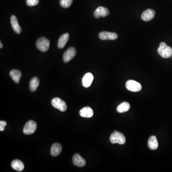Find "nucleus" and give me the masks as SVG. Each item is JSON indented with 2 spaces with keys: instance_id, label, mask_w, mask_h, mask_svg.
<instances>
[{
  "instance_id": "1",
  "label": "nucleus",
  "mask_w": 172,
  "mask_h": 172,
  "mask_svg": "<svg viewBox=\"0 0 172 172\" xmlns=\"http://www.w3.org/2000/svg\"><path fill=\"white\" fill-rule=\"evenodd\" d=\"M158 53L163 58H169L172 56V49L170 46H167L165 43L162 42L158 48Z\"/></svg>"
},
{
  "instance_id": "2",
  "label": "nucleus",
  "mask_w": 172,
  "mask_h": 172,
  "mask_svg": "<svg viewBox=\"0 0 172 172\" xmlns=\"http://www.w3.org/2000/svg\"><path fill=\"white\" fill-rule=\"evenodd\" d=\"M110 141L112 143L124 144L126 143V138L122 133L115 131L110 136Z\"/></svg>"
},
{
  "instance_id": "3",
  "label": "nucleus",
  "mask_w": 172,
  "mask_h": 172,
  "mask_svg": "<svg viewBox=\"0 0 172 172\" xmlns=\"http://www.w3.org/2000/svg\"><path fill=\"white\" fill-rule=\"evenodd\" d=\"M49 45H50V42L48 39L45 37L39 38L36 42V46L37 48L39 50L43 52L48 50Z\"/></svg>"
},
{
  "instance_id": "4",
  "label": "nucleus",
  "mask_w": 172,
  "mask_h": 172,
  "mask_svg": "<svg viewBox=\"0 0 172 172\" xmlns=\"http://www.w3.org/2000/svg\"><path fill=\"white\" fill-rule=\"evenodd\" d=\"M37 128V124L35 121H29L25 124L24 129H23V132L26 135H31L33 134Z\"/></svg>"
},
{
  "instance_id": "5",
  "label": "nucleus",
  "mask_w": 172,
  "mask_h": 172,
  "mask_svg": "<svg viewBox=\"0 0 172 172\" xmlns=\"http://www.w3.org/2000/svg\"><path fill=\"white\" fill-rule=\"evenodd\" d=\"M52 105L61 112H64L67 109V105L64 101L59 98H55L52 100Z\"/></svg>"
},
{
  "instance_id": "6",
  "label": "nucleus",
  "mask_w": 172,
  "mask_h": 172,
  "mask_svg": "<svg viewBox=\"0 0 172 172\" xmlns=\"http://www.w3.org/2000/svg\"><path fill=\"white\" fill-rule=\"evenodd\" d=\"M126 87L128 90L131 91L138 92L142 89V85L136 81L130 80L126 83Z\"/></svg>"
},
{
  "instance_id": "7",
  "label": "nucleus",
  "mask_w": 172,
  "mask_h": 172,
  "mask_svg": "<svg viewBox=\"0 0 172 172\" xmlns=\"http://www.w3.org/2000/svg\"><path fill=\"white\" fill-rule=\"evenodd\" d=\"M98 36L102 40H114L118 38V35L115 33L104 31L100 33Z\"/></svg>"
},
{
  "instance_id": "8",
  "label": "nucleus",
  "mask_w": 172,
  "mask_h": 172,
  "mask_svg": "<svg viewBox=\"0 0 172 172\" xmlns=\"http://www.w3.org/2000/svg\"><path fill=\"white\" fill-rule=\"evenodd\" d=\"M76 50L74 47H69L63 55V61L65 63L70 61L76 56Z\"/></svg>"
},
{
  "instance_id": "9",
  "label": "nucleus",
  "mask_w": 172,
  "mask_h": 172,
  "mask_svg": "<svg viewBox=\"0 0 172 172\" xmlns=\"http://www.w3.org/2000/svg\"><path fill=\"white\" fill-rule=\"evenodd\" d=\"M109 14L110 11L107 8L100 6L98 7L94 12V16L96 18H99L100 17H106Z\"/></svg>"
},
{
  "instance_id": "10",
  "label": "nucleus",
  "mask_w": 172,
  "mask_h": 172,
  "mask_svg": "<svg viewBox=\"0 0 172 172\" xmlns=\"http://www.w3.org/2000/svg\"><path fill=\"white\" fill-rule=\"evenodd\" d=\"M155 12L153 9H148L143 12L141 18L143 21L148 22L152 20L154 18Z\"/></svg>"
},
{
  "instance_id": "11",
  "label": "nucleus",
  "mask_w": 172,
  "mask_h": 172,
  "mask_svg": "<svg viewBox=\"0 0 172 172\" xmlns=\"http://www.w3.org/2000/svg\"><path fill=\"white\" fill-rule=\"evenodd\" d=\"M73 163L77 167H82L86 164V161L79 154H75L73 157Z\"/></svg>"
},
{
  "instance_id": "12",
  "label": "nucleus",
  "mask_w": 172,
  "mask_h": 172,
  "mask_svg": "<svg viewBox=\"0 0 172 172\" xmlns=\"http://www.w3.org/2000/svg\"><path fill=\"white\" fill-rule=\"evenodd\" d=\"M94 79L93 75L91 73H88L84 75L82 80L83 86L85 88H88L91 85Z\"/></svg>"
},
{
  "instance_id": "13",
  "label": "nucleus",
  "mask_w": 172,
  "mask_h": 172,
  "mask_svg": "<svg viewBox=\"0 0 172 172\" xmlns=\"http://www.w3.org/2000/svg\"><path fill=\"white\" fill-rule=\"evenodd\" d=\"M11 23L14 31L17 34H20L22 32L21 27L19 26L18 20L15 16L12 15L11 17Z\"/></svg>"
},
{
  "instance_id": "14",
  "label": "nucleus",
  "mask_w": 172,
  "mask_h": 172,
  "mask_svg": "<svg viewBox=\"0 0 172 172\" xmlns=\"http://www.w3.org/2000/svg\"><path fill=\"white\" fill-rule=\"evenodd\" d=\"M79 114L82 117L91 118L93 116L94 112L91 108L86 107L81 109Z\"/></svg>"
},
{
  "instance_id": "15",
  "label": "nucleus",
  "mask_w": 172,
  "mask_h": 172,
  "mask_svg": "<svg viewBox=\"0 0 172 172\" xmlns=\"http://www.w3.org/2000/svg\"><path fill=\"white\" fill-rule=\"evenodd\" d=\"M69 38V35L68 33H65L62 35L58 40V44H57L58 48L62 49V48H64L66 44L67 43Z\"/></svg>"
},
{
  "instance_id": "16",
  "label": "nucleus",
  "mask_w": 172,
  "mask_h": 172,
  "mask_svg": "<svg viewBox=\"0 0 172 172\" xmlns=\"http://www.w3.org/2000/svg\"><path fill=\"white\" fill-rule=\"evenodd\" d=\"M61 145L58 143H54L51 148L50 153L53 157H57L61 153Z\"/></svg>"
},
{
  "instance_id": "17",
  "label": "nucleus",
  "mask_w": 172,
  "mask_h": 172,
  "mask_svg": "<svg viewBox=\"0 0 172 172\" xmlns=\"http://www.w3.org/2000/svg\"><path fill=\"white\" fill-rule=\"evenodd\" d=\"M10 75L12 80L16 83H19V81L21 77L22 73L20 71L17 69H12L10 72Z\"/></svg>"
},
{
  "instance_id": "18",
  "label": "nucleus",
  "mask_w": 172,
  "mask_h": 172,
  "mask_svg": "<svg viewBox=\"0 0 172 172\" xmlns=\"http://www.w3.org/2000/svg\"><path fill=\"white\" fill-rule=\"evenodd\" d=\"M148 145L149 148L152 150H156L158 147V143L157 138L155 136H152L150 137L148 142Z\"/></svg>"
},
{
  "instance_id": "19",
  "label": "nucleus",
  "mask_w": 172,
  "mask_h": 172,
  "mask_svg": "<svg viewBox=\"0 0 172 172\" xmlns=\"http://www.w3.org/2000/svg\"><path fill=\"white\" fill-rule=\"evenodd\" d=\"M12 167L14 170L18 172H21L24 170V164L21 161L19 160H15L12 162Z\"/></svg>"
},
{
  "instance_id": "20",
  "label": "nucleus",
  "mask_w": 172,
  "mask_h": 172,
  "mask_svg": "<svg viewBox=\"0 0 172 172\" xmlns=\"http://www.w3.org/2000/svg\"><path fill=\"white\" fill-rule=\"evenodd\" d=\"M39 79L37 77H34L32 78L30 82L29 88L32 92H34L37 90L39 85Z\"/></svg>"
},
{
  "instance_id": "21",
  "label": "nucleus",
  "mask_w": 172,
  "mask_h": 172,
  "mask_svg": "<svg viewBox=\"0 0 172 172\" xmlns=\"http://www.w3.org/2000/svg\"><path fill=\"white\" fill-rule=\"evenodd\" d=\"M130 108V104L127 102H124L119 105L117 108V111L119 113H123L128 111Z\"/></svg>"
},
{
  "instance_id": "22",
  "label": "nucleus",
  "mask_w": 172,
  "mask_h": 172,
  "mask_svg": "<svg viewBox=\"0 0 172 172\" xmlns=\"http://www.w3.org/2000/svg\"><path fill=\"white\" fill-rule=\"evenodd\" d=\"M73 0H60V5L64 8L70 7L72 4Z\"/></svg>"
},
{
  "instance_id": "23",
  "label": "nucleus",
  "mask_w": 172,
  "mask_h": 172,
  "mask_svg": "<svg viewBox=\"0 0 172 172\" xmlns=\"http://www.w3.org/2000/svg\"><path fill=\"white\" fill-rule=\"evenodd\" d=\"M26 4L29 6L36 5L39 3V0H26Z\"/></svg>"
},
{
  "instance_id": "24",
  "label": "nucleus",
  "mask_w": 172,
  "mask_h": 172,
  "mask_svg": "<svg viewBox=\"0 0 172 172\" xmlns=\"http://www.w3.org/2000/svg\"><path fill=\"white\" fill-rule=\"evenodd\" d=\"M7 124L5 121H1L0 122V131L1 132L4 131L5 130V127Z\"/></svg>"
},
{
  "instance_id": "25",
  "label": "nucleus",
  "mask_w": 172,
  "mask_h": 172,
  "mask_svg": "<svg viewBox=\"0 0 172 172\" xmlns=\"http://www.w3.org/2000/svg\"><path fill=\"white\" fill-rule=\"evenodd\" d=\"M0 45H1V46H0V48H2V47H3V45H2V43L1 42H0Z\"/></svg>"
}]
</instances>
